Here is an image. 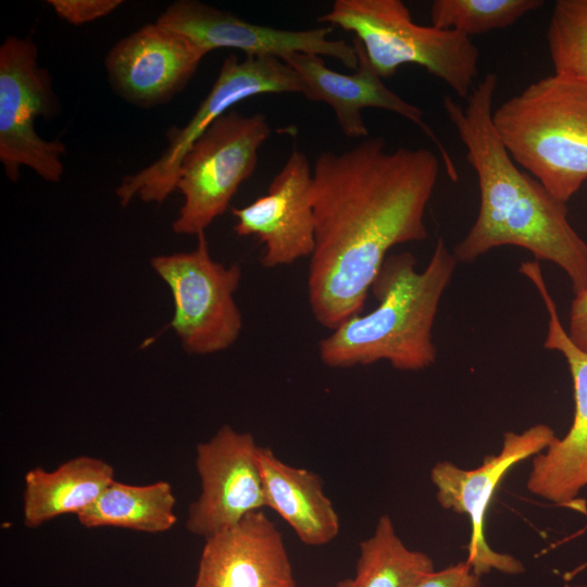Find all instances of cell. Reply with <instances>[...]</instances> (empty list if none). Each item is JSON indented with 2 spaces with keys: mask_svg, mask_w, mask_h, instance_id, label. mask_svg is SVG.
<instances>
[{
  "mask_svg": "<svg viewBox=\"0 0 587 587\" xmlns=\"http://www.w3.org/2000/svg\"><path fill=\"white\" fill-rule=\"evenodd\" d=\"M304 93L298 74L283 60L273 57L228 55L210 91L183 127L166 132L167 147L162 155L135 174L123 177L116 188L121 205L134 198L162 203L174 190L182 160L193 142L218 117L238 102L263 93Z\"/></svg>",
  "mask_w": 587,
  "mask_h": 587,
  "instance_id": "52a82bcc",
  "label": "cell"
},
{
  "mask_svg": "<svg viewBox=\"0 0 587 587\" xmlns=\"http://www.w3.org/2000/svg\"><path fill=\"white\" fill-rule=\"evenodd\" d=\"M192 587H296L277 526L260 510L205 538Z\"/></svg>",
  "mask_w": 587,
  "mask_h": 587,
  "instance_id": "e0dca14e",
  "label": "cell"
},
{
  "mask_svg": "<svg viewBox=\"0 0 587 587\" xmlns=\"http://www.w3.org/2000/svg\"><path fill=\"white\" fill-rule=\"evenodd\" d=\"M193 250L151 259L174 299L171 326L187 353L210 354L232 346L242 319L234 294L241 279L238 264L225 266L209 252L204 232Z\"/></svg>",
  "mask_w": 587,
  "mask_h": 587,
  "instance_id": "9c48e42d",
  "label": "cell"
},
{
  "mask_svg": "<svg viewBox=\"0 0 587 587\" xmlns=\"http://www.w3.org/2000/svg\"><path fill=\"white\" fill-rule=\"evenodd\" d=\"M122 3V0H48L60 18L75 26L104 17Z\"/></svg>",
  "mask_w": 587,
  "mask_h": 587,
  "instance_id": "cb8c5ba5",
  "label": "cell"
},
{
  "mask_svg": "<svg viewBox=\"0 0 587 587\" xmlns=\"http://www.w3.org/2000/svg\"><path fill=\"white\" fill-rule=\"evenodd\" d=\"M205 55L186 36L154 22L118 40L109 50L104 66L117 96L148 109L180 92Z\"/></svg>",
  "mask_w": 587,
  "mask_h": 587,
  "instance_id": "9a60e30c",
  "label": "cell"
},
{
  "mask_svg": "<svg viewBox=\"0 0 587 587\" xmlns=\"http://www.w3.org/2000/svg\"><path fill=\"white\" fill-rule=\"evenodd\" d=\"M541 0H435L432 25L467 37L507 28L539 9Z\"/></svg>",
  "mask_w": 587,
  "mask_h": 587,
  "instance_id": "7402d4cb",
  "label": "cell"
},
{
  "mask_svg": "<svg viewBox=\"0 0 587 587\" xmlns=\"http://www.w3.org/2000/svg\"><path fill=\"white\" fill-rule=\"evenodd\" d=\"M59 109L51 76L39 65L35 42L5 38L0 47V162L10 180L18 179L21 166L49 183L61 179L65 145L46 140L35 130L38 116L53 117Z\"/></svg>",
  "mask_w": 587,
  "mask_h": 587,
  "instance_id": "ba28073f",
  "label": "cell"
},
{
  "mask_svg": "<svg viewBox=\"0 0 587 587\" xmlns=\"http://www.w3.org/2000/svg\"><path fill=\"white\" fill-rule=\"evenodd\" d=\"M271 135L262 113L230 110L193 142L182 160L176 189L184 203L173 223L179 235H198L229 207L255 170L259 150Z\"/></svg>",
  "mask_w": 587,
  "mask_h": 587,
  "instance_id": "8992f818",
  "label": "cell"
},
{
  "mask_svg": "<svg viewBox=\"0 0 587 587\" xmlns=\"http://www.w3.org/2000/svg\"><path fill=\"white\" fill-rule=\"evenodd\" d=\"M313 171L305 154L294 150L273 177L267 193L243 208H233L239 236L264 245L261 264L272 268L311 257L315 247L312 203Z\"/></svg>",
  "mask_w": 587,
  "mask_h": 587,
  "instance_id": "2e32d148",
  "label": "cell"
},
{
  "mask_svg": "<svg viewBox=\"0 0 587 587\" xmlns=\"http://www.w3.org/2000/svg\"><path fill=\"white\" fill-rule=\"evenodd\" d=\"M355 34L380 78L405 64L424 67L466 99L478 74L479 50L471 37L416 24L401 0H336L320 18Z\"/></svg>",
  "mask_w": 587,
  "mask_h": 587,
  "instance_id": "5b68a950",
  "label": "cell"
},
{
  "mask_svg": "<svg viewBox=\"0 0 587 587\" xmlns=\"http://www.w3.org/2000/svg\"><path fill=\"white\" fill-rule=\"evenodd\" d=\"M350 587H417L435 571L432 558L409 549L389 515H382L373 535L360 544Z\"/></svg>",
  "mask_w": 587,
  "mask_h": 587,
  "instance_id": "44dd1931",
  "label": "cell"
},
{
  "mask_svg": "<svg viewBox=\"0 0 587 587\" xmlns=\"http://www.w3.org/2000/svg\"><path fill=\"white\" fill-rule=\"evenodd\" d=\"M479 578L471 565L463 561L439 571L435 570L417 587H480Z\"/></svg>",
  "mask_w": 587,
  "mask_h": 587,
  "instance_id": "d4e9b609",
  "label": "cell"
},
{
  "mask_svg": "<svg viewBox=\"0 0 587 587\" xmlns=\"http://www.w3.org/2000/svg\"><path fill=\"white\" fill-rule=\"evenodd\" d=\"M113 480L110 463L87 455L73 458L54 471L32 469L24 478L23 523L36 528L63 514L78 515Z\"/></svg>",
  "mask_w": 587,
  "mask_h": 587,
  "instance_id": "d6986e66",
  "label": "cell"
},
{
  "mask_svg": "<svg viewBox=\"0 0 587 587\" xmlns=\"http://www.w3.org/2000/svg\"><path fill=\"white\" fill-rule=\"evenodd\" d=\"M458 260L438 238L428 264L416 271L410 252L387 257L372 284L378 305L354 315L319 342L321 361L335 369L387 361L399 371L435 363L432 329Z\"/></svg>",
  "mask_w": 587,
  "mask_h": 587,
  "instance_id": "3957f363",
  "label": "cell"
},
{
  "mask_svg": "<svg viewBox=\"0 0 587 587\" xmlns=\"http://www.w3.org/2000/svg\"><path fill=\"white\" fill-rule=\"evenodd\" d=\"M175 503L167 482L129 485L113 480L77 520L86 528L112 526L158 534L176 523Z\"/></svg>",
  "mask_w": 587,
  "mask_h": 587,
  "instance_id": "ffe728a7",
  "label": "cell"
},
{
  "mask_svg": "<svg viewBox=\"0 0 587 587\" xmlns=\"http://www.w3.org/2000/svg\"><path fill=\"white\" fill-rule=\"evenodd\" d=\"M555 438L550 426L536 424L522 433L507 432L499 453L487 455L476 469L464 470L449 461L438 462L432 469L430 479L437 488L439 504L470 517L472 530L466 562L478 577L494 570L512 575L524 572L520 560L497 552L488 545L486 514L507 473L517 463L541 453Z\"/></svg>",
  "mask_w": 587,
  "mask_h": 587,
  "instance_id": "30bf717a",
  "label": "cell"
},
{
  "mask_svg": "<svg viewBox=\"0 0 587 587\" xmlns=\"http://www.w3.org/2000/svg\"><path fill=\"white\" fill-rule=\"evenodd\" d=\"M258 448L250 433L229 425L197 446L201 492L188 508V532L205 539L265 507Z\"/></svg>",
  "mask_w": 587,
  "mask_h": 587,
  "instance_id": "4fadbf2b",
  "label": "cell"
},
{
  "mask_svg": "<svg viewBox=\"0 0 587 587\" xmlns=\"http://www.w3.org/2000/svg\"><path fill=\"white\" fill-rule=\"evenodd\" d=\"M546 37L554 73L587 80V0H558Z\"/></svg>",
  "mask_w": 587,
  "mask_h": 587,
  "instance_id": "603a6c76",
  "label": "cell"
},
{
  "mask_svg": "<svg viewBox=\"0 0 587 587\" xmlns=\"http://www.w3.org/2000/svg\"><path fill=\"white\" fill-rule=\"evenodd\" d=\"M567 334L577 347L587 351V290L572 300Z\"/></svg>",
  "mask_w": 587,
  "mask_h": 587,
  "instance_id": "484cf974",
  "label": "cell"
},
{
  "mask_svg": "<svg viewBox=\"0 0 587 587\" xmlns=\"http://www.w3.org/2000/svg\"><path fill=\"white\" fill-rule=\"evenodd\" d=\"M439 165L429 149L387 151L382 137L319 154L312 185L315 247L308 272L317 323L334 330L360 314L388 251L427 239L424 217Z\"/></svg>",
  "mask_w": 587,
  "mask_h": 587,
  "instance_id": "6da1fadb",
  "label": "cell"
},
{
  "mask_svg": "<svg viewBox=\"0 0 587 587\" xmlns=\"http://www.w3.org/2000/svg\"><path fill=\"white\" fill-rule=\"evenodd\" d=\"M514 162L567 202L587 179V80L552 74L492 112Z\"/></svg>",
  "mask_w": 587,
  "mask_h": 587,
  "instance_id": "277c9868",
  "label": "cell"
},
{
  "mask_svg": "<svg viewBox=\"0 0 587 587\" xmlns=\"http://www.w3.org/2000/svg\"><path fill=\"white\" fill-rule=\"evenodd\" d=\"M498 75L488 73L473 88L465 107L446 96L444 109L466 149L479 188V210L454 247L458 262L472 263L502 246L529 251L535 261L561 267L574 295L587 290V242L567 218L566 203L521 170L492 122Z\"/></svg>",
  "mask_w": 587,
  "mask_h": 587,
  "instance_id": "7a4b0ae2",
  "label": "cell"
},
{
  "mask_svg": "<svg viewBox=\"0 0 587 587\" xmlns=\"http://www.w3.org/2000/svg\"><path fill=\"white\" fill-rule=\"evenodd\" d=\"M265 507L274 510L307 546L321 547L339 533L338 514L314 472L291 466L267 447L257 452Z\"/></svg>",
  "mask_w": 587,
  "mask_h": 587,
  "instance_id": "ac0fdd59",
  "label": "cell"
},
{
  "mask_svg": "<svg viewBox=\"0 0 587 587\" xmlns=\"http://www.w3.org/2000/svg\"><path fill=\"white\" fill-rule=\"evenodd\" d=\"M358 55V66L352 73H340L327 67L323 57L297 53L286 60L300 77L303 96L310 101L328 104L336 117L340 130L347 138H366L369 129L363 121L362 111L380 109L398 114L420 127L435 143L449 178H459L455 164L444 143L425 123L421 108L410 103L389 89L371 66L363 47L353 39Z\"/></svg>",
  "mask_w": 587,
  "mask_h": 587,
  "instance_id": "5bb4252c",
  "label": "cell"
},
{
  "mask_svg": "<svg viewBox=\"0 0 587 587\" xmlns=\"http://www.w3.org/2000/svg\"><path fill=\"white\" fill-rule=\"evenodd\" d=\"M586 566H587V562H586L584 565H582V566H579L578 569H576L574 572H572V573H571V577H573L574 574L578 573L580 570L585 569Z\"/></svg>",
  "mask_w": 587,
  "mask_h": 587,
  "instance_id": "83f0119b",
  "label": "cell"
},
{
  "mask_svg": "<svg viewBox=\"0 0 587 587\" xmlns=\"http://www.w3.org/2000/svg\"><path fill=\"white\" fill-rule=\"evenodd\" d=\"M351 586V578H346L342 580H339L334 587H350Z\"/></svg>",
  "mask_w": 587,
  "mask_h": 587,
  "instance_id": "4316f807",
  "label": "cell"
},
{
  "mask_svg": "<svg viewBox=\"0 0 587 587\" xmlns=\"http://www.w3.org/2000/svg\"><path fill=\"white\" fill-rule=\"evenodd\" d=\"M519 271L533 283L542 299L549 317L544 347L565 358L574 389L571 428L563 438L557 437L546 452L534 458L527 489L558 505L576 508V498L587 486V351L577 347L564 329L539 263L523 262Z\"/></svg>",
  "mask_w": 587,
  "mask_h": 587,
  "instance_id": "7c38bea8",
  "label": "cell"
},
{
  "mask_svg": "<svg viewBox=\"0 0 587 587\" xmlns=\"http://www.w3.org/2000/svg\"><path fill=\"white\" fill-rule=\"evenodd\" d=\"M159 25L190 39L205 54L216 49H237L246 55L280 60L297 53L338 60L355 70L353 45L329 38L332 27L282 29L254 24L198 0H178L157 18Z\"/></svg>",
  "mask_w": 587,
  "mask_h": 587,
  "instance_id": "8fae6325",
  "label": "cell"
}]
</instances>
